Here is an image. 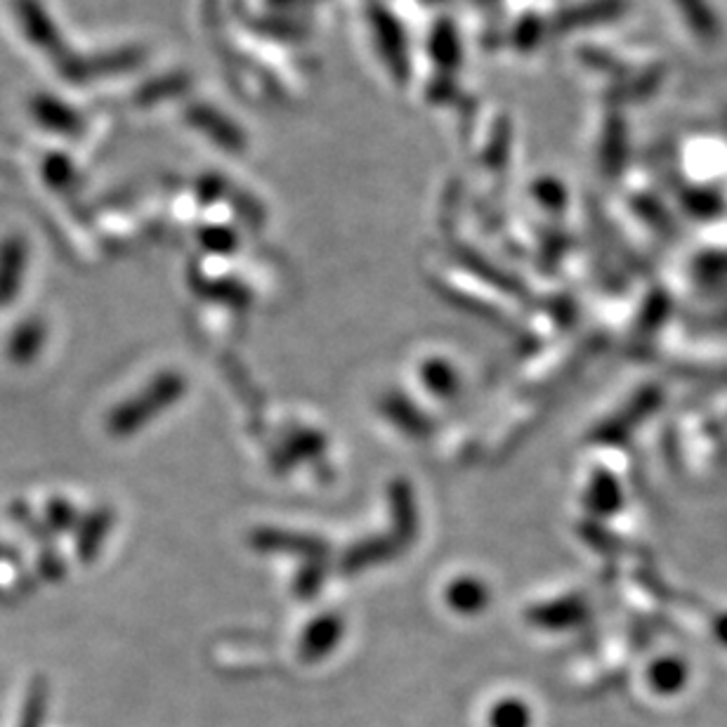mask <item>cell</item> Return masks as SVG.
Returning <instances> with one entry per match:
<instances>
[{"mask_svg":"<svg viewBox=\"0 0 727 727\" xmlns=\"http://www.w3.org/2000/svg\"><path fill=\"white\" fill-rule=\"evenodd\" d=\"M432 52H435L437 60H442V62L445 60H456V52H458L456 33L451 29H447V27L437 29V33L432 38Z\"/></svg>","mask_w":727,"mask_h":727,"instance_id":"cell-2","label":"cell"},{"mask_svg":"<svg viewBox=\"0 0 727 727\" xmlns=\"http://www.w3.org/2000/svg\"><path fill=\"white\" fill-rule=\"evenodd\" d=\"M374 36H376V43L378 50L386 54L388 67L397 73V76H407L409 71V60H407V43H405V31L399 29V24L395 19L386 12V10H376L374 17Z\"/></svg>","mask_w":727,"mask_h":727,"instance_id":"cell-1","label":"cell"}]
</instances>
